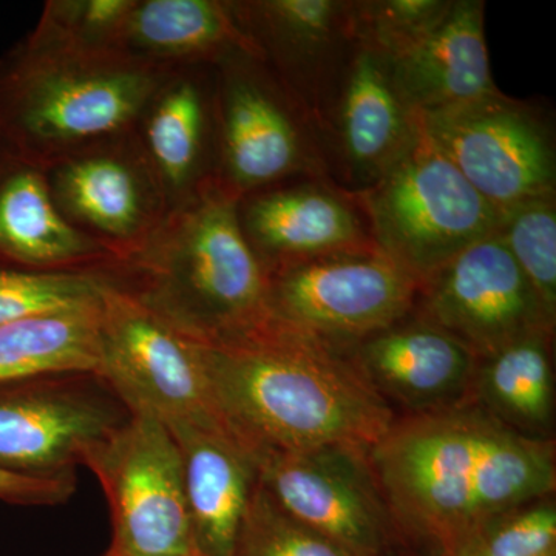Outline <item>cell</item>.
I'll use <instances>...</instances> for the list:
<instances>
[{
    "label": "cell",
    "mask_w": 556,
    "mask_h": 556,
    "mask_svg": "<svg viewBox=\"0 0 556 556\" xmlns=\"http://www.w3.org/2000/svg\"><path fill=\"white\" fill-rule=\"evenodd\" d=\"M368 455L397 529L450 555L556 486L554 439L519 433L477 404L399 416Z\"/></svg>",
    "instance_id": "obj_1"
},
{
    "label": "cell",
    "mask_w": 556,
    "mask_h": 556,
    "mask_svg": "<svg viewBox=\"0 0 556 556\" xmlns=\"http://www.w3.org/2000/svg\"><path fill=\"white\" fill-rule=\"evenodd\" d=\"M199 346L219 419L252 455L369 450L397 419L348 346L274 320Z\"/></svg>",
    "instance_id": "obj_2"
},
{
    "label": "cell",
    "mask_w": 556,
    "mask_h": 556,
    "mask_svg": "<svg viewBox=\"0 0 556 556\" xmlns=\"http://www.w3.org/2000/svg\"><path fill=\"white\" fill-rule=\"evenodd\" d=\"M239 203L211 179L144 247L112 266L109 283L193 342L262 328L270 320L269 273L241 229Z\"/></svg>",
    "instance_id": "obj_3"
},
{
    "label": "cell",
    "mask_w": 556,
    "mask_h": 556,
    "mask_svg": "<svg viewBox=\"0 0 556 556\" xmlns=\"http://www.w3.org/2000/svg\"><path fill=\"white\" fill-rule=\"evenodd\" d=\"M169 70L31 30L0 56V149L47 170L130 134Z\"/></svg>",
    "instance_id": "obj_4"
},
{
    "label": "cell",
    "mask_w": 556,
    "mask_h": 556,
    "mask_svg": "<svg viewBox=\"0 0 556 556\" xmlns=\"http://www.w3.org/2000/svg\"><path fill=\"white\" fill-rule=\"evenodd\" d=\"M371 239L422 287L500 228L501 214L419 129L412 148L365 190Z\"/></svg>",
    "instance_id": "obj_5"
},
{
    "label": "cell",
    "mask_w": 556,
    "mask_h": 556,
    "mask_svg": "<svg viewBox=\"0 0 556 556\" xmlns=\"http://www.w3.org/2000/svg\"><path fill=\"white\" fill-rule=\"evenodd\" d=\"M112 519V556H199L193 546L181 455L166 424L131 415L84 455Z\"/></svg>",
    "instance_id": "obj_6"
},
{
    "label": "cell",
    "mask_w": 556,
    "mask_h": 556,
    "mask_svg": "<svg viewBox=\"0 0 556 556\" xmlns=\"http://www.w3.org/2000/svg\"><path fill=\"white\" fill-rule=\"evenodd\" d=\"M270 320L351 346L415 311L420 285L376 247L268 270Z\"/></svg>",
    "instance_id": "obj_7"
},
{
    "label": "cell",
    "mask_w": 556,
    "mask_h": 556,
    "mask_svg": "<svg viewBox=\"0 0 556 556\" xmlns=\"http://www.w3.org/2000/svg\"><path fill=\"white\" fill-rule=\"evenodd\" d=\"M131 416L94 371L43 372L0 383V468L78 478L84 455Z\"/></svg>",
    "instance_id": "obj_8"
},
{
    "label": "cell",
    "mask_w": 556,
    "mask_h": 556,
    "mask_svg": "<svg viewBox=\"0 0 556 556\" xmlns=\"http://www.w3.org/2000/svg\"><path fill=\"white\" fill-rule=\"evenodd\" d=\"M131 415L174 424H223L199 343L108 285L100 306V368Z\"/></svg>",
    "instance_id": "obj_9"
},
{
    "label": "cell",
    "mask_w": 556,
    "mask_h": 556,
    "mask_svg": "<svg viewBox=\"0 0 556 556\" xmlns=\"http://www.w3.org/2000/svg\"><path fill=\"white\" fill-rule=\"evenodd\" d=\"M416 118L420 131L501 215L555 195L554 139L525 104L497 93Z\"/></svg>",
    "instance_id": "obj_10"
},
{
    "label": "cell",
    "mask_w": 556,
    "mask_h": 556,
    "mask_svg": "<svg viewBox=\"0 0 556 556\" xmlns=\"http://www.w3.org/2000/svg\"><path fill=\"white\" fill-rule=\"evenodd\" d=\"M369 450L258 452V484L288 517L353 556H382L397 525Z\"/></svg>",
    "instance_id": "obj_11"
},
{
    "label": "cell",
    "mask_w": 556,
    "mask_h": 556,
    "mask_svg": "<svg viewBox=\"0 0 556 556\" xmlns=\"http://www.w3.org/2000/svg\"><path fill=\"white\" fill-rule=\"evenodd\" d=\"M215 179L241 200L311 169L298 102L260 58L239 56L215 68Z\"/></svg>",
    "instance_id": "obj_12"
},
{
    "label": "cell",
    "mask_w": 556,
    "mask_h": 556,
    "mask_svg": "<svg viewBox=\"0 0 556 556\" xmlns=\"http://www.w3.org/2000/svg\"><path fill=\"white\" fill-rule=\"evenodd\" d=\"M415 314L444 329L478 358L555 329V316L497 232L464 249L428 278L419 289Z\"/></svg>",
    "instance_id": "obj_13"
},
{
    "label": "cell",
    "mask_w": 556,
    "mask_h": 556,
    "mask_svg": "<svg viewBox=\"0 0 556 556\" xmlns=\"http://www.w3.org/2000/svg\"><path fill=\"white\" fill-rule=\"evenodd\" d=\"M47 179L65 222L116 262L144 247L170 212L134 131L58 161Z\"/></svg>",
    "instance_id": "obj_14"
},
{
    "label": "cell",
    "mask_w": 556,
    "mask_h": 556,
    "mask_svg": "<svg viewBox=\"0 0 556 556\" xmlns=\"http://www.w3.org/2000/svg\"><path fill=\"white\" fill-rule=\"evenodd\" d=\"M348 351L397 417L471 404L479 358L415 311Z\"/></svg>",
    "instance_id": "obj_15"
},
{
    "label": "cell",
    "mask_w": 556,
    "mask_h": 556,
    "mask_svg": "<svg viewBox=\"0 0 556 556\" xmlns=\"http://www.w3.org/2000/svg\"><path fill=\"white\" fill-rule=\"evenodd\" d=\"M134 134L170 211L193 199L217 169L215 67L170 68Z\"/></svg>",
    "instance_id": "obj_16"
},
{
    "label": "cell",
    "mask_w": 556,
    "mask_h": 556,
    "mask_svg": "<svg viewBox=\"0 0 556 556\" xmlns=\"http://www.w3.org/2000/svg\"><path fill=\"white\" fill-rule=\"evenodd\" d=\"M115 263L62 217L46 169L0 149V265L108 277Z\"/></svg>",
    "instance_id": "obj_17"
},
{
    "label": "cell",
    "mask_w": 556,
    "mask_h": 556,
    "mask_svg": "<svg viewBox=\"0 0 556 556\" xmlns=\"http://www.w3.org/2000/svg\"><path fill=\"white\" fill-rule=\"evenodd\" d=\"M199 556H230L258 485L255 457L222 424H174Z\"/></svg>",
    "instance_id": "obj_18"
},
{
    "label": "cell",
    "mask_w": 556,
    "mask_h": 556,
    "mask_svg": "<svg viewBox=\"0 0 556 556\" xmlns=\"http://www.w3.org/2000/svg\"><path fill=\"white\" fill-rule=\"evenodd\" d=\"M388 61L399 93L415 115L500 93L490 68L481 0H452L427 35Z\"/></svg>",
    "instance_id": "obj_19"
},
{
    "label": "cell",
    "mask_w": 556,
    "mask_h": 556,
    "mask_svg": "<svg viewBox=\"0 0 556 556\" xmlns=\"http://www.w3.org/2000/svg\"><path fill=\"white\" fill-rule=\"evenodd\" d=\"M241 229L266 269L376 247L353 207L313 185L260 190L239 203Z\"/></svg>",
    "instance_id": "obj_20"
},
{
    "label": "cell",
    "mask_w": 556,
    "mask_h": 556,
    "mask_svg": "<svg viewBox=\"0 0 556 556\" xmlns=\"http://www.w3.org/2000/svg\"><path fill=\"white\" fill-rule=\"evenodd\" d=\"M115 49L163 68H217L233 58H260L232 2L222 0H134Z\"/></svg>",
    "instance_id": "obj_21"
},
{
    "label": "cell",
    "mask_w": 556,
    "mask_h": 556,
    "mask_svg": "<svg viewBox=\"0 0 556 556\" xmlns=\"http://www.w3.org/2000/svg\"><path fill=\"white\" fill-rule=\"evenodd\" d=\"M336 118L343 159L367 188L405 155L419 135L416 115L394 84L390 61L357 39Z\"/></svg>",
    "instance_id": "obj_22"
},
{
    "label": "cell",
    "mask_w": 556,
    "mask_h": 556,
    "mask_svg": "<svg viewBox=\"0 0 556 556\" xmlns=\"http://www.w3.org/2000/svg\"><path fill=\"white\" fill-rule=\"evenodd\" d=\"M237 21L260 58L302 104L313 67L354 40L353 3L338 0H254L232 2Z\"/></svg>",
    "instance_id": "obj_23"
},
{
    "label": "cell",
    "mask_w": 556,
    "mask_h": 556,
    "mask_svg": "<svg viewBox=\"0 0 556 556\" xmlns=\"http://www.w3.org/2000/svg\"><path fill=\"white\" fill-rule=\"evenodd\" d=\"M554 332H538L479 358L471 404L533 438L551 439L555 388Z\"/></svg>",
    "instance_id": "obj_24"
},
{
    "label": "cell",
    "mask_w": 556,
    "mask_h": 556,
    "mask_svg": "<svg viewBox=\"0 0 556 556\" xmlns=\"http://www.w3.org/2000/svg\"><path fill=\"white\" fill-rule=\"evenodd\" d=\"M100 306L101 300L2 325L0 383L43 372H98Z\"/></svg>",
    "instance_id": "obj_25"
},
{
    "label": "cell",
    "mask_w": 556,
    "mask_h": 556,
    "mask_svg": "<svg viewBox=\"0 0 556 556\" xmlns=\"http://www.w3.org/2000/svg\"><path fill=\"white\" fill-rule=\"evenodd\" d=\"M496 232L538 298L556 316L555 195L526 201L503 212Z\"/></svg>",
    "instance_id": "obj_26"
},
{
    "label": "cell",
    "mask_w": 556,
    "mask_h": 556,
    "mask_svg": "<svg viewBox=\"0 0 556 556\" xmlns=\"http://www.w3.org/2000/svg\"><path fill=\"white\" fill-rule=\"evenodd\" d=\"M109 280L93 274L35 273L0 265V327L53 311L93 305Z\"/></svg>",
    "instance_id": "obj_27"
},
{
    "label": "cell",
    "mask_w": 556,
    "mask_h": 556,
    "mask_svg": "<svg viewBox=\"0 0 556 556\" xmlns=\"http://www.w3.org/2000/svg\"><path fill=\"white\" fill-rule=\"evenodd\" d=\"M230 556H353L288 517L257 485Z\"/></svg>",
    "instance_id": "obj_28"
},
{
    "label": "cell",
    "mask_w": 556,
    "mask_h": 556,
    "mask_svg": "<svg viewBox=\"0 0 556 556\" xmlns=\"http://www.w3.org/2000/svg\"><path fill=\"white\" fill-rule=\"evenodd\" d=\"M452 0H379L353 3L354 38L394 58L427 35Z\"/></svg>",
    "instance_id": "obj_29"
},
{
    "label": "cell",
    "mask_w": 556,
    "mask_h": 556,
    "mask_svg": "<svg viewBox=\"0 0 556 556\" xmlns=\"http://www.w3.org/2000/svg\"><path fill=\"white\" fill-rule=\"evenodd\" d=\"M131 5L134 0H50L33 31L89 49L116 50Z\"/></svg>",
    "instance_id": "obj_30"
},
{
    "label": "cell",
    "mask_w": 556,
    "mask_h": 556,
    "mask_svg": "<svg viewBox=\"0 0 556 556\" xmlns=\"http://www.w3.org/2000/svg\"><path fill=\"white\" fill-rule=\"evenodd\" d=\"M477 541L484 556H555V501L544 497L501 515Z\"/></svg>",
    "instance_id": "obj_31"
},
{
    "label": "cell",
    "mask_w": 556,
    "mask_h": 556,
    "mask_svg": "<svg viewBox=\"0 0 556 556\" xmlns=\"http://www.w3.org/2000/svg\"><path fill=\"white\" fill-rule=\"evenodd\" d=\"M78 478L39 479L0 468V501L13 506H60L76 493Z\"/></svg>",
    "instance_id": "obj_32"
},
{
    "label": "cell",
    "mask_w": 556,
    "mask_h": 556,
    "mask_svg": "<svg viewBox=\"0 0 556 556\" xmlns=\"http://www.w3.org/2000/svg\"><path fill=\"white\" fill-rule=\"evenodd\" d=\"M450 556H484L481 554V548L478 546L477 536L473 540L467 541L463 546L457 547Z\"/></svg>",
    "instance_id": "obj_33"
},
{
    "label": "cell",
    "mask_w": 556,
    "mask_h": 556,
    "mask_svg": "<svg viewBox=\"0 0 556 556\" xmlns=\"http://www.w3.org/2000/svg\"><path fill=\"white\" fill-rule=\"evenodd\" d=\"M104 556H112V555L105 554Z\"/></svg>",
    "instance_id": "obj_34"
}]
</instances>
